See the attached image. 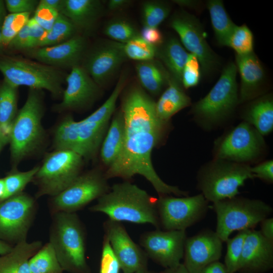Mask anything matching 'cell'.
<instances>
[{
    "label": "cell",
    "mask_w": 273,
    "mask_h": 273,
    "mask_svg": "<svg viewBox=\"0 0 273 273\" xmlns=\"http://www.w3.org/2000/svg\"><path fill=\"white\" fill-rule=\"evenodd\" d=\"M124 120V137L121 152L105 173L108 179H129L136 174L144 176L159 195L188 193L165 183L153 166L151 153L162 138L168 122L160 120L155 102L140 86L131 87L125 95L121 109Z\"/></svg>",
    "instance_id": "cell-1"
},
{
    "label": "cell",
    "mask_w": 273,
    "mask_h": 273,
    "mask_svg": "<svg viewBox=\"0 0 273 273\" xmlns=\"http://www.w3.org/2000/svg\"><path fill=\"white\" fill-rule=\"evenodd\" d=\"M121 92V88L116 86L100 107L80 121H76L70 116L65 118L55 132L56 150H70L83 158L95 156L101 146Z\"/></svg>",
    "instance_id": "cell-2"
},
{
    "label": "cell",
    "mask_w": 273,
    "mask_h": 273,
    "mask_svg": "<svg viewBox=\"0 0 273 273\" xmlns=\"http://www.w3.org/2000/svg\"><path fill=\"white\" fill-rule=\"evenodd\" d=\"M89 209L104 213L113 221L150 223L158 229L160 227L156 199L127 181L114 184Z\"/></svg>",
    "instance_id": "cell-3"
},
{
    "label": "cell",
    "mask_w": 273,
    "mask_h": 273,
    "mask_svg": "<svg viewBox=\"0 0 273 273\" xmlns=\"http://www.w3.org/2000/svg\"><path fill=\"white\" fill-rule=\"evenodd\" d=\"M49 243L63 268L74 273H83L85 260V232L76 213L60 212L51 214Z\"/></svg>",
    "instance_id": "cell-4"
},
{
    "label": "cell",
    "mask_w": 273,
    "mask_h": 273,
    "mask_svg": "<svg viewBox=\"0 0 273 273\" xmlns=\"http://www.w3.org/2000/svg\"><path fill=\"white\" fill-rule=\"evenodd\" d=\"M237 73L236 64L228 63L209 92L193 106V118L203 128L211 129L222 124L239 104Z\"/></svg>",
    "instance_id": "cell-5"
},
{
    "label": "cell",
    "mask_w": 273,
    "mask_h": 273,
    "mask_svg": "<svg viewBox=\"0 0 273 273\" xmlns=\"http://www.w3.org/2000/svg\"><path fill=\"white\" fill-rule=\"evenodd\" d=\"M248 164L215 159L200 169L197 187L208 202L231 198L239 194L245 181L254 178Z\"/></svg>",
    "instance_id": "cell-6"
},
{
    "label": "cell",
    "mask_w": 273,
    "mask_h": 273,
    "mask_svg": "<svg viewBox=\"0 0 273 273\" xmlns=\"http://www.w3.org/2000/svg\"><path fill=\"white\" fill-rule=\"evenodd\" d=\"M211 208L216 215L215 232L223 242L234 232L254 229L272 212L261 200L238 196L213 202Z\"/></svg>",
    "instance_id": "cell-7"
},
{
    "label": "cell",
    "mask_w": 273,
    "mask_h": 273,
    "mask_svg": "<svg viewBox=\"0 0 273 273\" xmlns=\"http://www.w3.org/2000/svg\"><path fill=\"white\" fill-rule=\"evenodd\" d=\"M0 71L12 86L46 89L55 97L63 95L64 75L56 67L3 54L0 55Z\"/></svg>",
    "instance_id": "cell-8"
},
{
    "label": "cell",
    "mask_w": 273,
    "mask_h": 273,
    "mask_svg": "<svg viewBox=\"0 0 273 273\" xmlns=\"http://www.w3.org/2000/svg\"><path fill=\"white\" fill-rule=\"evenodd\" d=\"M40 90L30 88L26 101L13 122L10 142L15 162L34 152L42 142L43 104Z\"/></svg>",
    "instance_id": "cell-9"
},
{
    "label": "cell",
    "mask_w": 273,
    "mask_h": 273,
    "mask_svg": "<svg viewBox=\"0 0 273 273\" xmlns=\"http://www.w3.org/2000/svg\"><path fill=\"white\" fill-rule=\"evenodd\" d=\"M83 158L67 149H58L49 154L33 180L37 186L36 198L54 197L68 187L80 174Z\"/></svg>",
    "instance_id": "cell-10"
},
{
    "label": "cell",
    "mask_w": 273,
    "mask_h": 273,
    "mask_svg": "<svg viewBox=\"0 0 273 273\" xmlns=\"http://www.w3.org/2000/svg\"><path fill=\"white\" fill-rule=\"evenodd\" d=\"M265 148L263 136L243 121L215 141L213 153L215 159L248 164L258 159Z\"/></svg>",
    "instance_id": "cell-11"
},
{
    "label": "cell",
    "mask_w": 273,
    "mask_h": 273,
    "mask_svg": "<svg viewBox=\"0 0 273 273\" xmlns=\"http://www.w3.org/2000/svg\"><path fill=\"white\" fill-rule=\"evenodd\" d=\"M208 202L201 193L178 197L159 195L156 208L160 226L165 231H186L205 216Z\"/></svg>",
    "instance_id": "cell-12"
},
{
    "label": "cell",
    "mask_w": 273,
    "mask_h": 273,
    "mask_svg": "<svg viewBox=\"0 0 273 273\" xmlns=\"http://www.w3.org/2000/svg\"><path fill=\"white\" fill-rule=\"evenodd\" d=\"M37 211L35 199L20 193L0 202V240L12 246L26 240Z\"/></svg>",
    "instance_id": "cell-13"
},
{
    "label": "cell",
    "mask_w": 273,
    "mask_h": 273,
    "mask_svg": "<svg viewBox=\"0 0 273 273\" xmlns=\"http://www.w3.org/2000/svg\"><path fill=\"white\" fill-rule=\"evenodd\" d=\"M105 174L93 170L80 174L68 187L52 197L49 203L51 214L75 213L110 190Z\"/></svg>",
    "instance_id": "cell-14"
},
{
    "label": "cell",
    "mask_w": 273,
    "mask_h": 273,
    "mask_svg": "<svg viewBox=\"0 0 273 273\" xmlns=\"http://www.w3.org/2000/svg\"><path fill=\"white\" fill-rule=\"evenodd\" d=\"M170 26L178 34L184 48L197 57L203 73H210L218 67V57L208 44L202 25L195 16L180 11L171 17Z\"/></svg>",
    "instance_id": "cell-15"
},
{
    "label": "cell",
    "mask_w": 273,
    "mask_h": 273,
    "mask_svg": "<svg viewBox=\"0 0 273 273\" xmlns=\"http://www.w3.org/2000/svg\"><path fill=\"white\" fill-rule=\"evenodd\" d=\"M186 231H155L147 232L140 244L147 256L166 268L180 263L187 239Z\"/></svg>",
    "instance_id": "cell-16"
},
{
    "label": "cell",
    "mask_w": 273,
    "mask_h": 273,
    "mask_svg": "<svg viewBox=\"0 0 273 273\" xmlns=\"http://www.w3.org/2000/svg\"><path fill=\"white\" fill-rule=\"evenodd\" d=\"M105 236L117 258L123 273H134L145 268L147 254L129 237L120 222L110 219L104 222Z\"/></svg>",
    "instance_id": "cell-17"
},
{
    "label": "cell",
    "mask_w": 273,
    "mask_h": 273,
    "mask_svg": "<svg viewBox=\"0 0 273 273\" xmlns=\"http://www.w3.org/2000/svg\"><path fill=\"white\" fill-rule=\"evenodd\" d=\"M223 242L215 232L208 229L187 237L183 256L185 267L190 273H199L209 264L218 261Z\"/></svg>",
    "instance_id": "cell-18"
},
{
    "label": "cell",
    "mask_w": 273,
    "mask_h": 273,
    "mask_svg": "<svg viewBox=\"0 0 273 273\" xmlns=\"http://www.w3.org/2000/svg\"><path fill=\"white\" fill-rule=\"evenodd\" d=\"M126 59L123 43L108 41L89 52L82 67L100 86L112 77Z\"/></svg>",
    "instance_id": "cell-19"
},
{
    "label": "cell",
    "mask_w": 273,
    "mask_h": 273,
    "mask_svg": "<svg viewBox=\"0 0 273 273\" xmlns=\"http://www.w3.org/2000/svg\"><path fill=\"white\" fill-rule=\"evenodd\" d=\"M86 41L84 37L75 35L59 44L36 48L29 51V55L40 63L52 67H70L79 65L84 58Z\"/></svg>",
    "instance_id": "cell-20"
},
{
    "label": "cell",
    "mask_w": 273,
    "mask_h": 273,
    "mask_svg": "<svg viewBox=\"0 0 273 273\" xmlns=\"http://www.w3.org/2000/svg\"><path fill=\"white\" fill-rule=\"evenodd\" d=\"M273 267V241L259 231L249 230L245 238L237 272L265 273Z\"/></svg>",
    "instance_id": "cell-21"
},
{
    "label": "cell",
    "mask_w": 273,
    "mask_h": 273,
    "mask_svg": "<svg viewBox=\"0 0 273 273\" xmlns=\"http://www.w3.org/2000/svg\"><path fill=\"white\" fill-rule=\"evenodd\" d=\"M67 86L63 93L59 110H73L84 107L98 96L99 87L86 70L80 65L71 68L66 78Z\"/></svg>",
    "instance_id": "cell-22"
},
{
    "label": "cell",
    "mask_w": 273,
    "mask_h": 273,
    "mask_svg": "<svg viewBox=\"0 0 273 273\" xmlns=\"http://www.w3.org/2000/svg\"><path fill=\"white\" fill-rule=\"evenodd\" d=\"M235 64L241 78L239 100V104H242L256 98L263 81L264 72L254 52L243 56L236 55Z\"/></svg>",
    "instance_id": "cell-23"
},
{
    "label": "cell",
    "mask_w": 273,
    "mask_h": 273,
    "mask_svg": "<svg viewBox=\"0 0 273 273\" xmlns=\"http://www.w3.org/2000/svg\"><path fill=\"white\" fill-rule=\"evenodd\" d=\"M103 11L102 3L98 0H63L60 13L75 25L77 29L90 30Z\"/></svg>",
    "instance_id": "cell-24"
},
{
    "label": "cell",
    "mask_w": 273,
    "mask_h": 273,
    "mask_svg": "<svg viewBox=\"0 0 273 273\" xmlns=\"http://www.w3.org/2000/svg\"><path fill=\"white\" fill-rule=\"evenodd\" d=\"M181 87V84L170 77L167 87L155 102L157 115L162 121L168 122L174 114L191 105L190 98Z\"/></svg>",
    "instance_id": "cell-25"
},
{
    "label": "cell",
    "mask_w": 273,
    "mask_h": 273,
    "mask_svg": "<svg viewBox=\"0 0 273 273\" xmlns=\"http://www.w3.org/2000/svg\"><path fill=\"white\" fill-rule=\"evenodd\" d=\"M40 241L26 240L13 246L8 253L0 256V273H30L28 262L42 247Z\"/></svg>",
    "instance_id": "cell-26"
},
{
    "label": "cell",
    "mask_w": 273,
    "mask_h": 273,
    "mask_svg": "<svg viewBox=\"0 0 273 273\" xmlns=\"http://www.w3.org/2000/svg\"><path fill=\"white\" fill-rule=\"evenodd\" d=\"M243 121L253 126L262 135L273 129V100L270 94L255 98L242 115Z\"/></svg>",
    "instance_id": "cell-27"
},
{
    "label": "cell",
    "mask_w": 273,
    "mask_h": 273,
    "mask_svg": "<svg viewBox=\"0 0 273 273\" xmlns=\"http://www.w3.org/2000/svg\"><path fill=\"white\" fill-rule=\"evenodd\" d=\"M124 137V120L121 110L114 116L101 146V158L108 167L119 155Z\"/></svg>",
    "instance_id": "cell-28"
},
{
    "label": "cell",
    "mask_w": 273,
    "mask_h": 273,
    "mask_svg": "<svg viewBox=\"0 0 273 273\" xmlns=\"http://www.w3.org/2000/svg\"><path fill=\"white\" fill-rule=\"evenodd\" d=\"M160 46L156 57L161 60L171 77L181 84L182 72L189 53L175 37L168 38Z\"/></svg>",
    "instance_id": "cell-29"
},
{
    "label": "cell",
    "mask_w": 273,
    "mask_h": 273,
    "mask_svg": "<svg viewBox=\"0 0 273 273\" xmlns=\"http://www.w3.org/2000/svg\"><path fill=\"white\" fill-rule=\"evenodd\" d=\"M135 68L142 88L154 95L161 92L171 77L162 65L154 60L138 62Z\"/></svg>",
    "instance_id": "cell-30"
},
{
    "label": "cell",
    "mask_w": 273,
    "mask_h": 273,
    "mask_svg": "<svg viewBox=\"0 0 273 273\" xmlns=\"http://www.w3.org/2000/svg\"><path fill=\"white\" fill-rule=\"evenodd\" d=\"M17 89L4 80L0 83V135L6 144L17 114Z\"/></svg>",
    "instance_id": "cell-31"
},
{
    "label": "cell",
    "mask_w": 273,
    "mask_h": 273,
    "mask_svg": "<svg viewBox=\"0 0 273 273\" xmlns=\"http://www.w3.org/2000/svg\"><path fill=\"white\" fill-rule=\"evenodd\" d=\"M207 7L216 39L219 44L226 47L236 25L230 18L221 1H209Z\"/></svg>",
    "instance_id": "cell-32"
},
{
    "label": "cell",
    "mask_w": 273,
    "mask_h": 273,
    "mask_svg": "<svg viewBox=\"0 0 273 273\" xmlns=\"http://www.w3.org/2000/svg\"><path fill=\"white\" fill-rule=\"evenodd\" d=\"M28 264L30 273H63L64 271L49 242L30 258Z\"/></svg>",
    "instance_id": "cell-33"
},
{
    "label": "cell",
    "mask_w": 273,
    "mask_h": 273,
    "mask_svg": "<svg viewBox=\"0 0 273 273\" xmlns=\"http://www.w3.org/2000/svg\"><path fill=\"white\" fill-rule=\"evenodd\" d=\"M77 29L72 22L60 13L51 29L47 31L37 48L56 45L74 35Z\"/></svg>",
    "instance_id": "cell-34"
},
{
    "label": "cell",
    "mask_w": 273,
    "mask_h": 273,
    "mask_svg": "<svg viewBox=\"0 0 273 273\" xmlns=\"http://www.w3.org/2000/svg\"><path fill=\"white\" fill-rule=\"evenodd\" d=\"M169 5L158 1H148L142 6V20L144 26L157 27L168 16Z\"/></svg>",
    "instance_id": "cell-35"
},
{
    "label": "cell",
    "mask_w": 273,
    "mask_h": 273,
    "mask_svg": "<svg viewBox=\"0 0 273 273\" xmlns=\"http://www.w3.org/2000/svg\"><path fill=\"white\" fill-rule=\"evenodd\" d=\"M123 44L127 59L143 62L154 60L157 56L158 47L148 42L140 35Z\"/></svg>",
    "instance_id": "cell-36"
},
{
    "label": "cell",
    "mask_w": 273,
    "mask_h": 273,
    "mask_svg": "<svg viewBox=\"0 0 273 273\" xmlns=\"http://www.w3.org/2000/svg\"><path fill=\"white\" fill-rule=\"evenodd\" d=\"M249 230L239 231L234 237L225 241L226 252L224 265L229 273L237 272L241 258L245 238Z\"/></svg>",
    "instance_id": "cell-37"
},
{
    "label": "cell",
    "mask_w": 273,
    "mask_h": 273,
    "mask_svg": "<svg viewBox=\"0 0 273 273\" xmlns=\"http://www.w3.org/2000/svg\"><path fill=\"white\" fill-rule=\"evenodd\" d=\"M254 38L246 25H236L228 40L226 47L234 50L236 55L243 56L253 52Z\"/></svg>",
    "instance_id": "cell-38"
},
{
    "label": "cell",
    "mask_w": 273,
    "mask_h": 273,
    "mask_svg": "<svg viewBox=\"0 0 273 273\" xmlns=\"http://www.w3.org/2000/svg\"><path fill=\"white\" fill-rule=\"evenodd\" d=\"M104 32L113 41L123 44L140 35L131 23L123 19H114L110 21L105 26Z\"/></svg>",
    "instance_id": "cell-39"
},
{
    "label": "cell",
    "mask_w": 273,
    "mask_h": 273,
    "mask_svg": "<svg viewBox=\"0 0 273 273\" xmlns=\"http://www.w3.org/2000/svg\"><path fill=\"white\" fill-rule=\"evenodd\" d=\"M39 166L23 172L14 171L4 179L6 186V199L22 193L27 185L33 179Z\"/></svg>",
    "instance_id": "cell-40"
},
{
    "label": "cell",
    "mask_w": 273,
    "mask_h": 273,
    "mask_svg": "<svg viewBox=\"0 0 273 273\" xmlns=\"http://www.w3.org/2000/svg\"><path fill=\"white\" fill-rule=\"evenodd\" d=\"M30 13H10L6 16L1 29L4 47L8 46L19 31L27 24Z\"/></svg>",
    "instance_id": "cell-41"
},
{
    "label": "cell",
    "mask_w": 273,
    "mask_h": 273,
    "mask_svg": "<svg viewBox=\"0 0 273 273\" xmlns=\"http://www.w3.org/2000/svg\"><path fill=\"white\" fill-rule=\"evenodd\" d=\"M200 62L195 55L189 53L181 75V85L188 89L196 86L201 75Z\"/></svg>",
    "instance_id": "cell-42"
},
{
    "label": "cell",
    "mask_w": 273,
    "mask_h": 273,
    "mask_svg": "<svg viewBox=\"0 0 273 273\" xmlns=\"http://www.w3.org/2000/svg\"><path fill=\"white\" fill-rule=\"evenodd\" d=\"M120 268L110 243L104 236L103 242L100 273H119Z\"/></svg>",
    "instance_id": "cell-43"
},
{
    "label": "cell",
    "mask_w": 273,
    "mask_h": 273,
    "mask_svg": "<svg viewBox=\"0 0 273 273\" xmlns=\"http://www.w3.org/2000/svg\"><path fill=\"white\" fill-rule=\"evenodd\" d=\"M57 10L39 1L34 12L33 18L46 32L49 31L59 15Z\"/></svg>",
    "instance_id": "cell-44"
},
{
    "label": "cell",
    "mask_w": 273,
    "mask_h": 273,
    "mask_svg": "<svg viewBox=\"0 0 273 273\" xmlns=\"http://www.w3.org/2000/svg\"><path fill=\"white\" fill-rule=\"evenodd\" d=\"M39 1L37 0H6L7 10L10 13H30L34 12Z\"/></svg>",
    "instance_id": "cell-45"
},
{
    "label": "cell",
    "mask_w": 273,
    "mask_h": 273,
    "mask_svg": "<svg viewBox=\"0 0 273 273\" xmlns=\"http://www.w3.org/2000/svg\"><path fill=\"white\" fill-rule=\"evenodd\" d=\"M254 178L257 177L268 184L273 183V161L266 160L250 167Z\"/></svg>",
    "instance_id": "cell-46"
},
{
    "label": "cell",
    "mask_w": 273,
    "mask_h": 273,
    "mask_svg": "<svg viewBox=\"0 0 273 273\" xmlns=\"http://www.w3.org/2000/svg\"><path fill=\"white\" fill-rule=\"evenodd\" d=\"M29 33L28 50L36 48L46 31L35 21L30 18L28 23Z\"/></svg>",
    "instance_id": "cell-47"
},
{
    "label": "cell",
    "mask_w": 273,
    "mask_h": 273,
    "mask_svg": "<svg viewBox=\"0 0 273 273\" xmlns=\"http://www.w3.org/2000/svg\"><path fill=\"white\" fill-rule=\"evenodd\" d=\"M28 45L29 33L27 24L16 35L7 47L13 51L28 50Z\"/></svg>",
    "instance_id": "cell-48"
},
{
    "label": "cell",
    "mask_w": 273,
    "mask_h": 273,
    "mask_svg": "<svg viewBox=\"0 0 273 273\" xmlns=\"http://www.w3.org/2000/svg\"><path fill=\"white\" fill-rule=\"evenodd\" d=\"M140 33L146 41L156 47L163 42L162 34L157 27L144 26Z\"/></svg>",
    "instance_id": "cell-49"
},
{
    "label": "cell",
    "mask_w": 273,
    "mask_h": 273,
    "mask_svg": "<svg viewBox=\"0 0 273 273\" xmlns=\"http://www.w3.org/2000/svg\"><path fill=\"white\" fill-rule=\"evenodd\" d=\"M260 223L259 231L261 235L266 239L273 241V218H265Z\"/></svg>",
    "instance_id": "cell-50"
},
{
    "label": "cell",
    "mask_w": 273,
    "mask_h": 273,
    "mask_svg": "<svg viewBox=\"0 0 273 273\" xmlns=\"http://www.w3.org/2000/svg\"><path fill=\"white\" fill-rule=\"evenodd\" d=\"M199 273H229L224 263L219 261H214L205 267Z\"/></svg>",
    "instance_id": "cell-51"
},
{
    "label": "cell",
    "mask_w": 273,
    "mask_h": 273,
    "mask_svg": "<svg viewBox=\"0 0 273 273\" xmlns=\"http://www.w3.org/2000/svg\"><path fill=\"white\" fill-rule=\"evenodd\" d=\"M131 3L128 0H110L107 2V7L111 11H116L128 6Z\"/></svg>",
    "instance_id": "cell-52"
},
{
    "label": "cell",
    "mask_w": 273,
    "mask_h": 273,
    "mask_svg": "<svg viewBox=\"0 0 273 273\" xmlns=\"http://www.w3.org/2000/svg\"><path fill=\"white\" fill-rule=\"evenodd\" d=\"M43 4L57 10L60 13L63 0H41Z\"/></svg>",
    "instance_id": "cell-53"
},
{
    "label": "cell",
    "mask_w": 273,
    "mask_h": 273,
    "mask_svg": "<svg viewBox=\"0 0 273 273\" xmlns=\"http://www.w3.org/2000/svg\"><path fill=\"white\" fill-rule=\"evenodd\" d=\"M161 273H190L185 267L183 263H180L178 265L172 267L166 268Z\"/></svg>",
    "instance_id": "cell-54"
},
{
    "label": "cell",
    "mask_w": 273,
    "mask_h": 273,
    "mask_svg": "<svg viewBox=\"0 0 273 273\" xmlns=\"http://www.w3.org/2000/svg\"><path fill=\"white\" fill-rule=\"evenodd\" d=\"M7 8L5 1L0 0V29L2 28L4 21L7 16Z\"/></svg>",
    "instance_id": "cell-55"
},
{
    "label": "cell",
    "mask_w": 273,
    "mask_h": 273,
    "mask_svg": "<svg viewBox=\"0 0 273 273\" xmlns=\"http://www.w3.org/2000/svg\"><path fill=\"white\" fill-rule=\"evenodd\" d=\"M14 246L0 240V255H3L10 252Z\"/></svg>",
    "instance_id": "cell-56"
},
{
    "label": "cell",
    "mask_w": 273,
    "mask_h": 273,
    "mask_svg": "<svg viewBox=\"0 0 273 273\" xmlns=\"http://www.w3.org/2000/svg\"><path fill=\"white\" fill-rule=\"evenodd\" d=\"M6 186L4 178H0V202L6 199Z\"/></svg>",
    "instance_id": "cell-57"
},
{
    "label": "cell",
    "mask_w": 273,
    "mask_h": 273,
    "mask_svg": "<svg viewBox=\"0 0 273 273\" xmlns=\"http://www.w3.org/2000/svg\"><path fill=\"white\" fill-rule=\"evenodd\" d=\"M5 49V47L3 43L1 31L0 29V55L3 54Z\"/></svg>",
    "instance_id": "cell-58"
},
{
    "label": "cell",
    "mask_w": 273,
    "mask_h": 273,
    "mask_svg": "<svg viewBox=\"0 0 273 273\" xmlns=\"http://www.w3.org/2000/svg\"><path fill=\"white\" fill-rule=\"evenodd\" d=\"M6 144V143L5 142V141H4V140L2 139V138L1 137L0 135V150L3 147V146Z\"/></svg>",
    "instance_id": "cell-59"
},
{
    "label": "cell",
    "mask_w": 273,
    "mask_h": 273,
    "mask_svg": "<svg viewBox=\"0 0 273 273\" xmlns=\"http://www.w3.org/2000/svg\"><path fill=\"white\" fill-rule=\"evenodd\" d=\"M134 273H149V272L147 271L145 268H144V269H141Z\"/></svg>",
    "instance_id": "cell-60"
},
{
    "label": "cell",
    "mask_w": 273,
    "mask_h": 273,
    "mask_svg": "<svg viewBox=\"0 0 273 273\" xmlns=\"http://www.w3.org/2000/svg\"><path fill=\"white\" fill-rule=\"evenodd\" d=\"M236 273H237V272H236Z\"/></svg>",
    "instance_id": "cell-61"
}]
</instances>
